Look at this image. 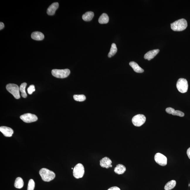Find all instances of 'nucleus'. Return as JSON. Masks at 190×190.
Instances as JSON below:
<instances>
[{
	"mask_svg": "<svg viewBox=\"0 0 190 190\" xmlns=\"http://www.w3.org/2000/svg\"><path fill=\"white\" fill-rule=\"evenodd\" d=\"M107 190H121V189L117 186H114L109 188Z\"/></svg>",
	"mask_w": 190,
	"mask_h": 190,
	"instance_id": "obj_27",
	"label": "nucleus"
},
{
	"mask_svg": "<svg viewBox=\"0 0 190 190\" xmlns=\"http://www.w3.org/2000/svg\"><path fill=\"white\" fill-rule=\"evenodd\" d=\"M84 173V169L82 164L78 163L73 169V175L75 178L79 179L83 177Z\"/></svg>",
	"mask_w": 190,
	"mask_h": 190,
	"instance_id": "obj_6",
	"label": "nucleus"
},
{
	"mask_svg": "<svg viewBox=\"0 0 190 190\" xmlns=\"http://www.w3.org/2000/svg\"><path fill=\"white\" fill-rule=\"evenodd\" d=\"M7 90L16 99L20 98L19 93V88L17 84H9L6 86Z\"/></svg>",
	"mask_w": 190,
	"mask_h": 190,
	"instance_id": "obj_3",
	"label": "nucleus"
},
{
	"mask_svg": "<svg viewBox=\"0 0 190 190\" xmlns=\"http://www.w3.org/2000/svg\"><path fill=\"white\" fill-rule=\"evenodd\" d=\"M73 98L75 101L80 102L84 101L86 99V96L83 94L74 95Z\"/></svg>",
	"mask_w": 190,
	"mask_h": 190,
	"instance_id": "obj_24",
	"label": "nucleus"
},
{
	"mask_svg": "<svg viewBox=\"0 0 190 190\" xmlns=\"http://www.w3.org/2000/svg\"><path fill=\"white\" fill-rule=\"evenodd\" d=\"M39 174L42 180L45 182L52 181L55 177L54 172L47 168L41 169L40 171Z\"/></svg>",
	"mask_w": 190,
	"mask_h": 190,
	"instance_id": "obj_1",
	"label": "nucleus"
},
{
	"mask_svg": "<svg viewBox=\"0 0 190 190\" xmlns=\"http://www.w3.org/2000/svg\"><path fill=\"white\" fill-rule=\"evenodd\" d=\"M112 161L111 160L107 157L102 158L100 161V165L101 167L103 168H105L106 169H108L112 167Z\"/></svg>",
	"mask_w": 190,
	"mask_h": 190,
	"instance_id": "obj_10",
	"label": "nucleus"
},
{
	"mask_svg": "<svg viewBox=\"0 0 190 190\" xmlns=\"http://www.w3.org/2000/svg\"><path fill=\"white\" fill-rule=\"evenodd\" d=\"M186 154H187L188 158L190 159V147L188 149L187 151H186Z\"/></svg>",
	"mask_w": 190,
	"mask_h": 190,
	"instance_id": "obj_28",
	"label": "nucleus"
},
{
	"mask_svg": "<svg viewBox=\"0 0 190 190\" xmlns=\"http://www.w3.org/2000/svg\"><path fill=\"white\" fill-rule=\"evenodd\" d=\"M187 26V22L186 19H181L171 24V28L174 31L184 30Z\"/></svg>",
	"mask_w": 190,
	"mask_h": 190,
	"instance_id": "obj_2",
	"label": "nucleus"
},
{
	"mask_svg": "<svg viewBox=\"0 0 190 190\" xmlns=\"http://www.w3.org/2000/svg\"><path fill=\"white\" fill-rule=\"evenodd\" d=\"M4 27V24L2 22H0V30H1Z\"/></svg>",
	"mask_w": 190,
	"mask_h": 190,
	"instance_id": "obj_29",
	"label": "nucleus"
},
{
	"mask_svg": "<svg viewBox=\"0 0 190 190\" xmlns=\"http://www.w3.org/2000/svg\"><path fill=\"white\" fill-rule=\"evenodd\" d=\"M26 86H27V84L26 82H24L21 84L20 87H19V90L21 93V96L23 98H26L27 96V94L26 91Z\"/></svg>",
	"mask_w": 190,
	"mask_h": 190,
	"instance_id": "obj_21",
	"label": "nucleus"
},
{
	"mask_svg": "<svg viewBox=\"0 0 190 190\" xmlns=\"http://www.w3.org/2000/svg\"><path fill=\"white\" fill-rule=\"evenodd\" d=\"M177 87L179 92L183 93H186L188 87L187 81L185 79H179L177 82Z\"/></svg>",
	"mask_w": 190,
	"mask_h": 190,
	"instance_id": "obj_5",
	"label": "nucleus"
},
{
	"mask_svg": "<svg viewBox=\"0 0 190 190\" xmlns=\"http://www.w3.org/2000/svg\"><path fill=\"white\" fill-rule=\"evenodd\" d=\"M129 65L133 69L134 71L136 73H142L144 72L143 69L141 68L135 62H131L129 63Z\"/></svg>",
	"mask_w": 190,
	"mask_h": 190,
	"instance_id": "obj_15",
	"label": "nucleus"
},
{
	"mask_svg": "<svg viewBox=\"0 0 190 190\" xmlns=\"http://www.w3.org/2000/svg\"><path fill=\"white\" fill-rule=\"evenodd\" d=\"M159 52L160 50L158 49L149 51L144 55V58L145 59H147L148 60H151L153 59Z\"/></svg>",
	"mask_w": 190,
	"mask_h": 190,
	"instance_id": "obj_13",
	"label": "nucleus"
},
{
	"mask_svg": "<svg viewBox=\"0 0 190 190\" xmlns=\"http://www.w3.org/2000/svg\"><path fill=\"white\" fill-rule=\"evenodd\" d=\"M117 51V48L116 44L114 43H113L111 45L110 52L108 54V57L110 58L112 57L115 55Z\"/></svg>",
	"mask_w": 190,
	"mask_h": 190,
	"instance_id": "obj_23",
	"label": "nucleus"
},
{
	"mask_svg": "<svg viewBox=\"0 0 190 190\" xmlns=\"http://www.w3.org/2000/svg\"><path fill=\"white\" fill-rule=\"evenodd\" d=\"M35 186V183L33 179H30L28 182L27 190H33Z\"/></svg>",
	"mask_w": 190,
	"mask_h": 190,
	"instance_id": "obj_25",
	"label": "nucleus"
},
{
	"mask_svg": "<svg viewBox=\"0 0 190 190\" xmlns=\"http://www.w3.org/2000/svg\"><path fill=\"white\" fill-rule=\"evenodd\" d=\"M154 159L156 162L161 166H164L167 164V157L161 153H157L155 155Z\"/></svg>",
	"mask_w": 190,
	"mask_h": 190,
	"instance_id": "obj_9",
	"label": "nucleus"
},
{
	"mask_svg": "<svg viewBox=\"0 0 190 190\" xmlns=\"http://www.w3.org/2000/svg\"><path fill=\"white\" fill-rule=\"evenodd\" d=\"M24 186V182L22 178L20 177H18L16 179L14 186L15 187L18 189L22 188Z\"/></svg>",
	"mask_w": 190,
	"mask_h": 190,
	"instance_id": "obj_20",
	"label": "nucleus"
},
{
	"mask_svg": "<svg viewBox=\"0 0 190 190\" xmlns=\"http://www.w3.org/2000/svg\"><path fill=\"white\" fill-rule=\"evenodd\" d=\"M20 118L24 122L26 123L35 122L38 119V117L36 115L30 113L23 114L20 116Z\"/></svg>",
	"mask_w": 190,
	"mask_h": 190,
	"instance_id": "obj_8",
	"label": "nucleus"
},
{
	"mask_svg": "<svg viewBox=\"0 0 190 190\" xmlns=\"http://www.w3.org/2000/svg\"><path fill=\"white\" fill-rule=\"evenodd\" d=\"M109 18L108 15L105 13H103L100 16L99 19V22L100 24H106L109 22Z\"/></svg>",
	"mask_w": 190,
	"mask_h": 190,
	"instance_id": "obj_19",
	"label": "nucleus"
},
{
	"mask_svg": "<svg viewBox=\"0 0 190 190\" xmlns=\"http://www.w3.org/2000/svg\"><path fill=\"white\" fill-rule=\"evenodd\" d=\"M35 91V86L34 85H33V84L30 85L27 89L28 92L29 94H31L33 91Z\"/></svg>",
	"mask_w": 190,
	"mask_h": 190,
	"instance_id": "obj_26",
	"label": "nucleus"
},
{
	"mask_svg": "<svg viewBox=\"0 0 190 190\" xmlns=\"http://www.w3.org/2000/svg\"><path fill=\"white\" fill-rule=\"evenodd\" d=\"M166 112L169 114H172L174 116H177L181 117H184V113L179 110H175L174 109L171 107H168L165 110Z\"/></svg>",
	"mask_w": 190,
	"mask_h": 190,
	"instance_id": "obj_14",
	"label": "nucleus"
},
{
	"mask_svg": "<svg viewBox=\"0 0 190 190\" xmlns=\"http://www.w3.org/2000/svg\"><path fill=\"white\" fill-rule=\"evenodd\" d=\"M126 168L124 165L121 164H119L114 168V172L116 174L121 175L124 174L126 171Z\"/></svg>",
	"mask_w": 190,
	"mask_h": 190,
	"instance_id": "obj_17",
	"label": "nucleus"
},
{
	"mask_svg": "<svg viewBox=\"0 0 190 190\" xmlns=\"http://www.w3.org/2000/svg\"><path fill=\"white\" fill-rule=\"evenodd\" d=\"M94 16V13L93 12H87L83 15L82 18L84 21L88 22L92 20Z\"/></svg>",
	"mask_w": 190,
	"mask_h": 190,
	"instance_id": "obj_18",
	"label": "nucleus"
},
{
	"mask_svg": "<svg viewBox=\"0 0 190 190\" xmlns=\"http://www.w3.org/2000/svg\"><path fill=\"white\" fill-rule=\"evenodd\" d=\"M32 38L36 40H41L44 39V35L43 33L39 31H35L32 33Z\"/></svg>",
	"mask_w": 190,
	"mask_h": 190,
	"instance_id": "obj_16",
	"label": "nucleus"
},
{
	"mask_svg": "<svg viewBox=\"0 0 190 190\" xmlns=\"http://www.w3.org/2000/svg\"><path fill=\"white\" fill-rule=\"evenodd\" d=\"M53 76L58 78H65L67 77L70 74V70L68 69H54L52 71Z\"/></svg>",
	"mask_w": 190,
	"mask_h": 190,
	"instance_id": "obj_4",
	"label": "nucleus"
},
{
	"mask_svg": "<svg viewBox=\"0 0 190 190\" xmlns=\"http://www.w3.org/2000/svg\"><path fill=\"white\" fill-rule=\"evenodd\" d=\"M176 185V181L175 180H172L168 182L165 184L164 186L165 190H170L174 187Z\"/></svg>",
	"mask_w": 190,
	"mask_h": 190,
	"instance_id": "obj_22",
	"label": "nucleus"
},
{
	"mask_svg": "<svg viewBox=\"0 0 190 190\" xmlns=\"http://www.w3.org/2000/svg\"><path fill=\"white\" fill-rule=\"evenodd\" d=\"M72 169H73V168H72Z\"/></svg>",
	"mask_w": 190,
	"mask_h": 190,
	"instance_id": "obj_30",
	"label": "nucleus"
},
{
	"mask_svg": "<svg viewBox=\"0 0 190 190\" xmlns=\"http://www.w3.org/2000/svg\"><path fill=\"white\" fill-rule=\"evenodd\" d=\"M0 131L6 137H11L13 133V130L11 128L7 126H1L0 127Z\"/></svg>",
	"mask_w": 190,
	"mask_h": 190,
	"instance_id": "obj_11",
	"label": "nucleus"
},
{
	"mask_svg": "<svg viewBox=\"0 0 190 190\" xmlns=\"http://www.w3.org/2000/svg\"><path fill=\"white\" fill-rule=\"evenodd\" d=\"M145 116L142 114H137L133 117L132 121L134 125L140 127L146 121Z\"/></svg>",
	"mask_w": 190,
	"mask_h": 190,
	"instance_id": "obj_7",
	"label": "nucleus"
},
{
	"mask_svg": "<svg viewBox=\"0 0 190 190\" xmlns=\"http://www.w3.org/2000/svg\"><path fill=\"white\" fill-rule=\"evenodd\" d=\"M59 4L57 2L52 3L48 8L47 13L49 15H53L55 13L56 10L59 8Z\"/></svg>",
	"mask_w": 190,
	"mask_h": 190,
	"instance_id": "obj_12",
	"label": "nucleus"
}]
</instances>
